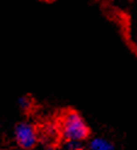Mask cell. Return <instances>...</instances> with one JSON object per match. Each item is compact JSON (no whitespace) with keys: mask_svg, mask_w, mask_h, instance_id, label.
<instances>
[{"mask_svg":"<svg viewBox=\"0 0 137 150\" xmlns=\"http://www.w3.org/2000/svg\"><path fill=\"white\" fill-rule=\"evenodd\" d=\"M60 133L65 142L81 143L87 139L90 129L85 120L77 111L69 110L60 120Z\"/></svg>","mask_w":137,"mask_h":150,"instance_id":"1","label":"cell"},{"mask_svg":"<svg viewBox=\"0 0 137 150\" xmlns=\"http://www.w3.org/2000/svg\"><path fill=\"white\" fill-rule=\"evenodd\" d=\"M15 139L22 149H32L38 143V133L33 125L21 122L15 127Z\"/></svg>","mask_w":137,"mask_h":150,"instance_id":"2","label":"cell"},{"mask_svg":"<svg viewBox=\"0 0 137 150\" xmlns=\"http://www.w3.org/2000/svg\"><path fill=\"white\" fill-rule=\"evenodd\" d=\"M89 150H115V146L112 142H109L108 139L96 137L90 140Z\"/></svg>","mask_w":137,"mask_h":150,"instance_id":"3","label":"cell"},{"mask_svg":"<svg viewBox=\"0 0 137 150\" xmlns=\"http://www.w3.org/2000/svg\"><path fill=\"white\" fill-rule=\"evenodd\" d=\"M20 105H21L22 109H28L29 105H31V100L26 99V98H21L20 99Z\"/></svg>","mask_w":137,"mask_h":150,"instance_id":"4","label":"cell"},{"mask_svg":"<svg viewBox=\"0 0 137 150\" xmlns=\"http://www.w3.org/2000/svg\"><path fill=\"white\" fill-rule=\"evenodd\" d=\"M45 150H57V149H56V148H51V146H50V148H46Z\"/></svg>","mask_w":137,"mask_h":150,"instance_id":"5","label":"cell"},{"mask_svg":"<svg viewBox=\"0 0 137 150\" xmlns=\"http://www.w3.org/2000/svg\"><path fill=\"white\" fill-rule=\"evenodd\" d=\"M78 150H85V149H83V148H81V149H78Z\"/></svg>","mask_w":137,"mask_h":150,"instance_id":"6","label":"cell"}]
</instances>
